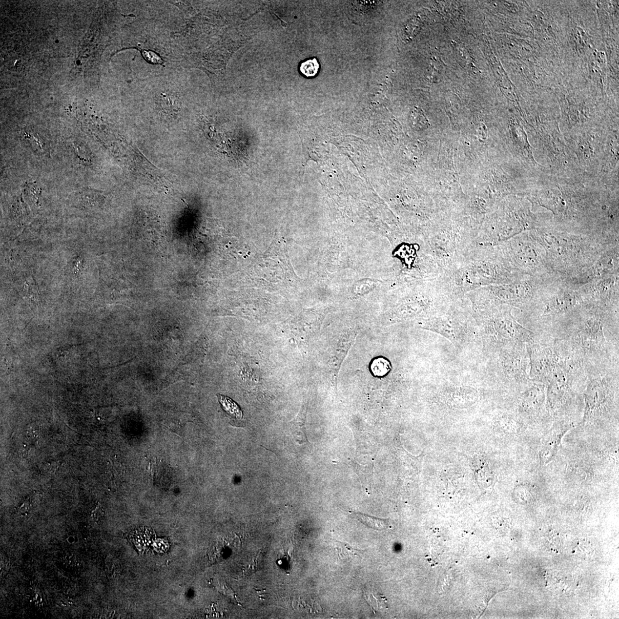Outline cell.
<instances>
[{"label": "cell", "instance_id": "cell-1", "mask_svg": "<svg viewBox=\"0 0 619 619\" xmlns=\"http://www.w3.org/2000/svg\"><path fill=\"white\" fill-rule=\"evenodd\" d=\"M586 307L578 288L557 277L545 279L538 294L524 311L535 335L541 338L560 337L581 316Z\"/></svg>", "mask_w": 619, "mask_h": 619}, {"label": "cell", "instance_id": "cell-2", "mask_svg": "<svg viewBox=\"0 0 619 619\" xmlns=\"http://www.w3.org/2000/svg\"><path fill=\"white\" fill-rule=\"evenodd\" d=\"M543 246L553 276L572 280L596 262L607 246L593 237L550 230L530 232Z\"/></svg>", "mask_w": 619, "mask_h": 619}, {"label": "cell", "instance_id": "cell-3", "mask_svg": "<svg viewBox=\"0 0 619 619\" xmlns=\"http://www.w3.org/2000/svg\"><path fill=\"white\" fill-rule=\"evenodd\" d=\"M618 385V365L587 372L583 393L584 425L598 420L609 412Z\"/></svg>", "mask_w": 619, "mask_h": 619}, {"label": "cell", "instance_id": "cell-4", "mask_svg": "<svg viewBox=\"0 0 619 619\" xmlns=\"http://www.w3.org/2000/svg\"><path fill=\"white\" fill-rule=\"evenodd\" d=\"M486 345L494 352L504 348L529 345L535 340L534 333L521 325L509 311L496 313L483 332Z\"/></svg>", "mask_w": 619, "mask_h": 619}, {"label": "cell", "instance_id": "cell-5", "mask_svg": "<svg viewBox=\"0 0 619 619\" xmlns=\"http://www.w3.org/2000/svg\"><path fill=\"white\" fill-rule=\"evenodd\" d=\"M618 274L593 280L578 287L585 305L588 308L618 316Z\"/></svg>", "mask_w": 619, "mask_h": 619}, {"label": "cell", "instance_id": "cell-6", "mask_svg": "<svg viewBox=\"0 0 619 619\" xmlns=\"http://www.w3.org/2000/svg\"><path fill=\"white\" fill-rule=\"evenodd\" d=\"M527 345L507 347L496 352L498 357V375L503 382H508L520 388L532 381L527 372L529 366Z\"/></svg>", "mask_w": 619, "mask_h": 619}, {"label": "cell", "instance_id": "cell-7", "mask_svg": "<svg viewBox=\"0 0 619 619\" xmlns=\"http://www.w3.org/2000/svg\"><path fill=\"white\" fill-rule=\"evenodd\" d=\"M572 427V423L565 420L554 422L541 441L539 458L541 464L546 465L554 460L562 447L563 438Z\"/></svg>", "mask_w": 619, "mask_h": 619}, {"label": "cell", "instance_id": "cell-8", "mask_svg": "<svg viewBox=\"0 0 619 619\" xmlns=\"http://www.w3.org/2000/svg\"><path fill=\"white\" fill-rule=\"evenodd\" d=\"M545 389V385L533 381L521 388L519 404L521 412L529 417L539 414L546 404Z\"/></svg>", "mask_w": 619, "mask_h": 619}, {"label": "cell", "instance_id": "cell-9", "mask_svg": "<svg viewBox=\"0 0 619 619\" xmlns=\"http://www.w3.org/2000/svg\"><path fill=\"white\" fill-rule=\"evenodd\" d=\"M221 407L231 417L236 419H241L243 417L242 411L239 405L231 399L221 395H217Z\"/></svg>", "mask_w": 619, "mask_h": 619}, {"label": "cell", "instance_id": "cell-10", "mask_svg": "<svg viewBox=\"0 0 619 619\" xmlns=\"http://www.w3.org/2000/svg\"><path fill=\"white\" fill-rule=\"evenodd\" d=\"M357 519H359L362 523L377 530L385 529L388 527V522L386 520L375 518L374 517H370L364 514L355 513Z\"/></svg>", "mask_w": 619, "mask_h": 619}, {"label": "cell", "instance_id": "cell-11", "mask_svg": "<svg viewBox=\"0 0 619 619\" xmlns=\"http://www.w3.org/2000/svg\"><path fill=\"white\" fill-rule=\"evenodd\" d=\"M159 104H160L162 110L164 109V111L166 112H171L177 110L178 107V101L175 96L168 93H161L160 97H159Z\"/></svg>", "mask_w": 619, "mask_h": 619}, {"label": "cell", "instance_id": "cell-12", "mask_svg": "<svg viewBox=\"0 0 619 619\" xmlns=\"http://www.w3.org/2000/svg\"><path fill=\"white\" fill-rule=\"evenodd\" d=\"M320 65L316 58H314L313 59H309L302 63L300 70L304 76L312 77L317 74Z\"/></svg>", "mask_w": 619, "mask_h": 619}, {"label": "cell", "instance_id": "cell-13", "mask_svg": "<svg viewBox=\"0 0 619 619\" xmlns=\"http://www.w3.org/2000/svg\"><path fill=\"white\" fill-rule=\"evenodd\" d=\"M517 490L521 493L522 496V500L525 502L529 501L532 497V488L530 485H520L517 487Z\"/></svg>", "mask_w": 619, "mask_h": 619}, {"label": "cell", "instance_id": "cell-14", "mask_svg": "<svg viewBox=\"0 0 619 619\" xmlns=\"http://www.w3.org/2000/svg\"><path fill=\"white\" fill-rule=\"evenodd\" d=\"M39 429L35 425H30L26 430V436L29 441H36L39 437Z\"/></svg>", "mask_w": 619, "mask_h": 619}, {"label": "cell", "instance_id": "cell-15", "mask_svg": "<svg viewBox=\"0 0 619 619\" xmlns=\"http://www.w3.org/2000/svg\"><path fill=\"white\" fill-rule=\"evenodd\" d=\"M143 56L149 61L153 62L154 64H161V59L155 53L152 51H144L142 52Z\"/></svg>", "mask_w": 619, "mask_h": 619}, {"label": "cell", "instance_id": "cell-16", "mask_svg": "<svg viewBox=\"0 0 619 619\" xmlns=\"http://www.w3.org/2000/svg\"><path fill=\"white\" fill-rule=\"evenodd\" d=\"M30 509V503L26 501L20 506V512L22 515H27Z\"/></svg>", "mask_w": 619, "mask_h": 619}, {"label": "cell", "instance_id": "cell-17", "mask_svg": "<svg viewBox=\"0 0 619 619\" xmlns=\"http://www.w3.org/2000/svg\"><path fill=\"white\" fill-rule=\"evenodd\" d=\"M19 455L22 458H26L28 456V450L26 447H23L19 449Z\"/></svg>", "mask_w": 619, "mask_h": 619}]
</instances>
